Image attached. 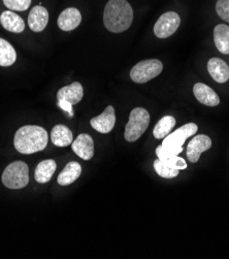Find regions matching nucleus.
Returning <instances> with one entry per match:
<instances>
[{
  "label": "nucleus",
  "mask_w": 229,
  "mask_h": 259,
  "mask_svg": "<svg viewBox=\"0 0 229 259\" xmlns=\"http://www.w3.org/2000/svg\"><path fill=\"white\" fill-rule=\"evenodd\" d=\"M133 21V10L126 0H110L105 8L104 23L108 30L120 33L128 29Z\"/></svg>",
  "instance_id": "1"
},
{
  "label": "nucleus",
  "mask_w": 229,
  "mask_h": 259,
  "mask_svg": "<svg viewBox=\"0 0 229 259\" xmlns=\"http://www.w3.org/2000/svg\"><path fill=\"white\" fill-rule=\"evenodd\" d=\"M48 134L40 126H23L15 135L14 145L22 154H32L42 151L48 145Z\"/></svg>",
  "instance_id": "2"
},
{
  "label": "nucleus",
  "mask_w": 229,
  "mask_h": 259,
  "mask_svg": "<svg viewBox=\"0 0 229 259\" xmlns=\"http://www.w3.org/2000/svg\"><path fill=\"white\" fill-rule=\"evenodd\" d=\"M150 124V114L143 108H135L129 115V121L125 127V140L127 142L138 141L148 129Z\"/></svg>",
  "instance_id": "3"
},
{
  "label": "nucleus",
  "mask_w": 229,
  "mask_h": 259,
  "mask_svg": "<svg viewBox=\"0 0 229 259\" xmlns=\"http://www.w3.org/2000/svg\"><path fill=\"white\" fill-rule=\"evenodd\" d=\"M29 182V168L23 161L11 163L3 174V183L10 189H21Z\"/></svg>",
  "instance_id": "4"
},
{
  "label": "nucleus",
  "mask_w": 229,
  "mask_h": 259,
  "mask_svg": "<svg viewBox=\"0 0 229 259\" xmlns=\"http://www.w3.org/2000/svg\"><path fill=\"white\" fill-rule=\"evenodd\" d=\"M197 131L198 126L195 123H187L164 138L162 147L174 155L180 154L183 151V145L186 140L195 135Z\"/></svg>",
  "instance_id": "5"
},
{
  "label": "nucleus",
  "mask_w": 229,
  "mask_h": 259,
  "mask_svg": "<svg viewBox=\"0 0 229 259\" xmlns=\"http://www.w3.org/2000/svg\"><path fill=\"white\" fill-rule=\"evenodd\" d=\"M163 69V64L158 59H147L135 64L131 71L130 77L134 83L145 84L158 76Z\"/></svg>",
  "instance_id": "6"
},
{
  "label": "nucleus",
  "mask_w": 229,
  "mask_h": 259,
  "mask_svg": "<svg viewBox=\"0 0 229 259\" xmlns=\"http://www.w3.org/2000/svg\"><path fill=\"white\" fill-rule=\"evenodd\" d=\"M181 24V18L175 12L163 14L154 26V33L159 38H166L172 35Z\"/></svg>",
  "instance_id": "7"
},
{
  "label": "nucleus",
  "mask_w": 229,
  "mask_h": 259,
  "mask_svg": "<svg viewBox=\"0 0 229 259\" xmlns=\"http://www.w3.org/2000/svg\"><path fill=\"white\" fill-rule=\"evenodd\" d=\"M212 147V141L208 136L199 135L194 137L187 147V157L191 163H196L202 152L208 151Z\"/></svg>",
  "instance_id": "8"
},
{
  "label": "nucleus",
  "mask_w": 229,
  "mask_h": 259,
  "mask_svg": "<svg viewBox=\"0 0 229 259\" xmlns=\"http://www.w3.org/2000/svg\"><path fill=\"white\" fill-rule=\"evenodd\" d=\"M90 123L95 131L100 134L111 133L116 123L115 109L112 106L107 107L103 114L93 118Z\"/></svg>",
  "instance_id": "9"
},
{
  "label": "nucleus",
  "mask_w": 229,
  "mask_h": 259,
  "mask_svg": "<svg viewBox=\"0 0 229 259\" xmlns=\"http://www.w3.org/2000/svg\"><path fill=\"white\" fill-rule=\"evenodd\" d=\"M71 148L73 152L84 160H90L94 156V142L89 135H80L72 142Z\"/></svg>",
  "instance_id": "10"
},
{
  "label": "nucleus",
  "mask_w": 229,
  "mask_h": 259,
  "mask_svg": "<svg viewBox=\"0 0 229 259\" xmlns=\"http://www.w3.org/2000/svg\"><path fill=\"white\" fill-rule=\"evenodd\" d=\"M193 93L196 99L208 107H217L220 103V98L218 94L208 85L197 83L193 87Z\"/></svg>",
  "instance_id": "11"
},
{
  "label": "nucleus",
  "mask_w": 229,
  "mask_h": 259,
  "mask_svg": "<svg viewBox=\"0 0 229 259\" xmlns=\"http://www.w3.org/2000/svg\"><path fill=\"white\" fill-rule=\"evenodd\" d=\"M82 22V15L75 8L64 10L58 18V26L63 31H71L75 29Z\"/></svg>",
  "instance_id": "12"
},
{
  "label": "nucleus",
  "mask_w": 229,
  "mask_h": 259,
  "mask_svg": "<svg viewBox=\"0 0 229 259\" xmlns=\"http://www.w3.org/2000/svg\"><path fill=\"white\" fill-rule=\"evenodd\" d=\"M84 96V89L82 84L79 82H73L72 84L61 88L57 93L58 100H65L70 102L72 106L79 103Z\"/></svg>",
  "instance_id": "13"
},
{
  "label": "nucleus",
  "mask_w": 229,
  "mask_h": 259,
  "mask_svg": "<svg viewBox=\"0 0 229 259\" xmlns=\"http://www.w3.org/2000/svg\"><path fill=\"white\" fill-rule=\"evenodd\" d=\"M49 22V13L48 11L41 7H34L28 16V25L32 31L40 32L42 31Z\"/></svg>",
  "instance_id": "14"
},
{
  "label": "nucleus",
  "mask_w": 229,
  "mask_h": 259,
  "mask_svg": "<svg viewBox=\"0 0 229 259\" xmlns=\"http://www.w3.org/2000/svg\"><path fill=\"white\" fill-rule=\"evenodd\" d=\"M208 70L217 83H225L229 80V66L220 58H212L208 62Z\"/></svg>",
  "instance_id": "15"
},
{
  "label": "nucleus",
  "mask_w": 229,
  "mask_h": 259,
  "mask_svg": "<svg viewBox=\"0 0 229 259\" xmlns=\"http://www.w3.org/2000/svg\"><path fill=\"white\" fill-rule=\"evenodd\" d=\"M0 23L4 28L14 33H21L25 29L23 19L13 11H6L0 16Z\"/></svg>",
  "instance_id": "16"
},
{
  "label": "nucleus",
  "mask_w": 229,
  "mask_h": 259,
  "mask_svg": "<svg viewBox=\"0 0 229 259\" xmlns=\"http://www.w3.org/2000/svg\"><path fill=\"white\" fill-rule=\"evenodd\" d=\"M81 174H82L81 164L75 161H71L67 163L66 166L63 168V170L60 172L57 179V182L61 186L69 185L73 183L74 181L78 180Z\"/></svg>",
  "instance_id": "17"
},
{
  "label": "nucleus",
  "mask_w": 229,
  "mask_h": 259,
  "mask_svg": "<svg viewBox=\"0 0 229 259\" xmlns=\"http://www.w3.org/2000/svg\"><path fill=\"white\" fill-rule=\"evenodd\" d=\"M156 154L158 156V159L161 160L164 164L168 165L169 167H172L174 169H179V170L185 169L187 167V163L183 158L177 157V155H174V154L168 152L166 149H164L162 147V145L157 147Z\"/></svg>",
  "instance_id": "18"
},
{
  "label": "nucleus",
  "mask_w": 229,
  "mask_h": 259,
  "mask_svg": "<svg viewBox=\"0 0 229 259\" xmlns=\"http://www.w3.org/2000/svg\"><path fill=\"white\" fill-rule=\"evenodd\" d=\"M57 164L55 162V160L53 159H48V160H43L41 161L35 169V174H34V178L36 180L37 183L40 184H44L48 183L49 181L52 179L55 170H56Z\"/></svg>",
  "instance_id": "19"
},
{
  "label": "nucleus",
  "mask_w": 229,
  "mask_h": 259,
  "mask_svg": "<svg viewBox=\"0 0 229 259\" xmlns=\"http://www.w3.org/2000/svg\"><path fill=\"white\" fill-rule=\"evenodd\" d=\"M214 41L222 54H229V26L225 24L217 25L214 29Z\"/></svg>",
  "instance_id": "20"
},
{
  "label": "nucleus",
  "mask_w": 229,
  "mask_h": 259,
  "mask_svg": "<svg viewBox=\"0 0 229 259\" xmlns=\"http://www.w3.org/2000/svg\"><path fill=\"white\" fill-rule=\"evenodd\" d=\"M51 141L57 147H67L73 142L72 133L64 125H56L51 133Z\"/></svg>",
  "instance_id": "21"
},
{
  "label": "nucleus",
  "mask_w": 229,
  "mask_h": 259,
  "mask_svg": "<svg viewBox=\"0 0 229 259\" xmlns=\"http://www.w3.org/2000/svg\"><path fill=\"white\" fill-rule=\"evenodd\" d=\"M17 59L14 47L4 38H0V66H11Z\"/></svg>",
  "instance_id": "22"
},
{
  "label": "nucleus",
  "mask_w": 229,
  "mask_h": 259,
  "mask_svg": "<svg viewBox=\"0 0 229 259\" xmlns=\"http://www.w3.org/2000/svg\"><path fill=\"white\" fill-rule=\"evenodd\" d=\"M174 125H175V119L171 116H165L161 118L158 121V123L155 125L154 131H153V135H154V137L157 140L164 139L170 134Z\"/></svg>",
  "instance_id": "23"
},
{
  "label": "nucleus",
  "mask_w": 229,
  "mask_h": 259,
  "mask_svg": "<svg viewBox=\"0 0 229 259\" xmlns=\"http://www.w3.org/2000/svg\"><path fill=\"white\" fill-rule=\"evenodd\" d=\"M154 168L156 170V172L162 177V178H165V179H172V178H175L177 177V175H179V169H174L172 167H169L168 165L164 164L161 160L157 159L154 161Z\"/></svg>",
  "instance_id": "24"
},
{
  "label": "nucleus",
  "mask_w": 229,
  "mask_h": 259,
  "mask_svg": "<svg viewBox=\"0 0 229 259\" xmlns=\"http://www.w3.org/2000/svg\"><path fill=\"white\" fill-rule=\"evenodd\" d=\"M4 4L9 10L23 12L30 7L31 0H4Z\"/></svg>",
  "instance_id": "25"
},
{
  "label": "nucleus",
  "mask_w": 229,
  "mask_h": 259,
  "mask_svg": "<svg viewBox=\"0 0 229 259\" xmlns=\"http://www.w3.org/2000/svg\"><path fill=\"white\" fill-rule=\"evenodd\" d=\"M216 12L222 20L229 23V0H218Z\"/></svg>",
  "instance_id": "26"
},
{
  "label": "nucleus",
  "mask_w": 229,
  "mask_h": 259,
  "mask_svg": "<svg viewBox=\"0 0 229 259\" xmlns=\"http://www.w3.org/2000/svg\"><path fill=\"white\" fill-rule=\"evenodd\" d=\"M58 106L65 112L68 113L69 117H73V111H72V105L68 101L65 100H58Z\"/></svg>",
  "instance_id": "27"
}]
</instances>
